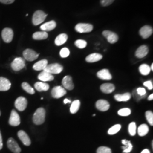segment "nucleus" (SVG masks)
Here are the masks:
<instances>
[{
    "label": "nucleus",
    "instance_id": "f257e3e1",
    "mask_svg": "<svg viewBox=\"0 0 153 153\" xmlns=\"http://www.w3.org/2000/svg\"><path fill=\"white\" fill-rule=\"evenodd\" d=\"M45 119V110L43 108L36 109L33 116V120L36 125H41L44 123Z\"/></svg>",
    "mask_w": 153,
    "mask_h": 153
},
{
    "label": "nucleus",
    "instance_id": "f03ea898",
    "mask_svg": "<svg viewBox=\"0 0 153 153\" xmlns=\"http://www.w3.org/2000/svg\"><path fill=\"white\" fill-rule=\"evenodd\" d=\"M47 16L44 11L37 10L33 14V23L35 26H37L44 22Z\"/></svg>",
    "mask_w": 153,
    "mask_h": 153
},
{
    "label": "nucleus",
    "instance_id": "7ed1b4c3",
    "mask_svg": "<svg viewBox=\"0 0 153 153\" xmlns=\"http://www.w3.org/2000/svg\"><path fill=\"white\" fill-rule=\"evenodd\" d=\"M44 71H47L50 74H59L63 71V66L57 63L51 64L47 65L44 69Z\"/></svg>",
    "mask_w": 153,
    "mask_h": 153
},
{
    "label": "nucleus",
    "instance_id": "20e7f679",
    "mask_svg": "<svg viewBox=\"0 0 153 153\" xmlns=\"http://www.w3.org/2000/svg\"><path fill=\"white\" fill-rule=\"evenodd\" d=\"M11 68L14 71H19L25 66V60L22 57L16 58L11 64Z\"/></svg>",
    "mask_w": 153,
    "mask_h": 153
},
{
    "label": "nucleus",
    "instance_id": "39448f33",
    "mask_svg": "<svg viewBox=\"0 0 153 153\" xmlns=\"http://www.w3.org/2000/svg\"><path fill=\"white\" fill-rule=\"evenodd\" d=\"M75 30L78 33H90L93 31V26L89 23H78L76 26Z\"/></svg>",
    "mask_w": 153,
    "mask_h": 153
},
{
    "label": "nucleus",
    "instance_id": "423d86ee",
    "mask_svg": "<svg viewBox=\"0 0 153 153\" xmlns=\"http://www.w3.org/2000/svg\"><path fill=\"white\" fill-rule=\"evenodd\" d=\"M23 56L25 60L28 61H33L38 59L39 54L33 49H25L23 52Z\"/></svg>",
    "mask_w": 153,
    "mask_h": 153
},
{
    "label": "nucleus",
    "instance_id": "0eeeda50",
    "mask_svg": "<svg viewBox=\"0 0 153 153\" xmlns=\"http://www.w3.org/2000/svg\"><path fill=\"white\" fill-rule=\"evenodd\" d=\"M14 36V33L11 28H5L2 31V38L3 40L7 43H10Z\"/></svg>",
    "mask_w": 153,
    "mask_h": 153
},
{
    "label": "nucleus",
    "instance_id": "6e6552de",
    "mask_svg": "<svg viewBox=\"0 0 153 153\" xmlns=\"http://www.w3.org/2000/svg\"><path fill=\"white\" fill-rule=\"evenodd\" d=\"M103 35L105 38L107 39L108 42L111 44H114L116 43L119 40L118 35L112 31H108V30H105L103 33Z\"/></svg>",
    "mask_w": 153,
    "mask_h": 153
},
{
    "label": "nucleus",
    "instance_id": "1a4fd4ad",
    "mask_svg": "<svg viewBox=\"0 0 153 153\" xmlns=\"http://www.w3.org/2000/svg\"><path fill=\"white\" fill-rule=\"evenodd\" d=\"M27 100L23 97H19L16 99L15 102V107L20 111L25 110L27 106Z\"/></svg>",
    "mask_w": 153,
    "mask_h": 153
},
{
    "label": "nucleus",
    "instance_id": "9d476101",
    "mask_svg": "<svg viewBox=\"0 0 153 153\" xmlns=\"http://www.w3.org/2000/svg\"><path fill=\"white\" fill-rule=\"evenodd\" d=\"M66 94V91L65 89L60 86L54 87L51 91L52 96L54 98H60L63 96H64Z\"/></svg>",
    "mask_w": 153,
    "mask_h": 153
},
{
    "label": "nucleus",
    "instance_id": "9b49d317",
    "mask_svg": "<svg viewBox=\"0 0 153 153\" xmlns=\"http://www.w3.org/2000/svg\"><path fill=\"white\" fill-rule=\"evenodd\" d=\"M7 145L8 148L13 153H20L21 152V149L18 145V143L16 141V140L13 138H9L7 142Z\"/></svg>",
    "mask_w": 153,
    "mask_h": 153
},
{
    "label": "nucleus",
    "instance_id": "f8f14e48",
    "mask_svg": "<svg viewBox=\"0 0 153 153\" xmlns=\"http://www.w3.org/2000/svg\"><path fill=\"white\" fill-rule=\"evenodd\" d=\"M9 124L13 126H18L21 123L20 117L18 115V114L16 112V111L14 109H13L11 111V115L9 118Z\"/></svg>",
    "mask_w": 153,
    "mask_h": 153
},
{
    "label": "nucleus",
    "instance_id": "ddd939ff",
    "mask_svg": "<svg viewBox=\"0 0 153 153\" xmlns=\"http://www.w3.org/2000/svg\"><path fill=\"white\" fill-rule=\"evenodd\" d=\"M140 34L142 38L147 39L149 38L153 33V28L150 26L146 25L142 27L140 30Z\"/></svg>",
    "mask_w": 153,
    "mask_h": 153
},
{
    "label": "nucleus",
    "instance_id": "4468645a",
    "mask_svg": "<svg viewBox=\"0 0 153 153\" xmlns=\"http://www.w3.org/2000/svg\"><path fill=\"white\" fill-rule=\"evenodd\" d=\"M62 84L65 89H67L69 90H72L74 88L72 78L69 76H66L63 78L62 81Z\"/></svg>",
    "mask_w": 153,
    "mask_h": 153
},
{
    "label": "nucleus",
    "instance_id": "2eb2a0df",
    "mask_svg": "<svg viewBox=\"0 0 153 153\" xmlns=\"http://www.w3.org/2000/svg\"><path fill=\"white\" fill-rule=\"evenodd\" d=\"M96 107L100 111H107L109 109L110 104L108 101L103 99H100L96 103Z\"/></svg>",
    "mask_w": 153,
    "mask_h": 153
},
{
    "label": "nucleus",
    "instance_id": "dca6fc26",
    "mask_svg": "<svg viewBox=\"0 0 153 153\" xmlns=\"http://www.w3.org/2000/svg\"><path fill=\"white\" fill-rule=\"evenodd\" d=\"M18 136L25 146H28L31 145V140L25 131H19L18 132Z\"/></svg>",
    "mask_w": 153,
    "mask_h": 153
},
{
    "label": "nucleus",
    "instance_id": "f3484780",
    "mask_svg": "<svg viewBox=\"0 0 153 153\" xmlns=\"http://www.w3.org/2000/svg\"><path fill=\"white\" fill-rule=\"evenodd\" d=\"M11 88V82L5 77H0V91H6Z\"/></svg>",
    "mask_w": 153,
    "mask_h": 153
},
{
    "label": "nucleus",
    "instance_id": "a211bd4d",
    "mask_svg": "<svg viewBox=\"0 0 153 153\" xmlns=\"http://www.w3.org/2000/svg\"><path fill=\"white\" fill-rule=\"evenodd\" d=\"M148 52L149 48L148 46H146V45H142L136 50L135 55L137 58L142 59L148 55Z\"/></svg>",
    "mask_w": 153,
    "mask_h": 153
},
{
    "label": "nucleus",
    "instance_id": "6ab92c4d",
    "mask_svg": "<svg viewBox=\"0 0 153 153\" xmlns=\"http://www.w3.org/2000/svg\"><path fill=\"white\" fill-rule=\"evenodd\" d=\"M38 79L42 82L52 81L54 79V76L49 73L43 71L39 74Z\"/></svg>",
    "mask_w": 153,
    "mask_h": 153
},
{
    "label": "nucleus",
    "instance_id": "aec40b11",
    "mask_svg": "<svg viewBox=\"0 0 153 153\" xmlns=\"http://www.w3.org/2000/svg\"><path fill=\"white\" fill-rule=\"evenodd\" d=\"M97 75L99 78L103 79V80L109 81L112 79V76L109 72V70H108L107 69H103L99 71L97 73Z\"/></svg>",
    "mask_w": 153,
    "mask_h": 153
},
{
    "label": "nucleus",
    "instance_id": "412c9836",
    "mask_svg": "<svg viewBox=\"0 0 153 153\" xmlns=\"http://www.w3.org/2000/svg\"><path fill=\"white\" fill-rule=\"evenodd\" d=\"M56 27V23L55 21H51L43 24L40 26V29L43 31H51Z\"/></svg>",
    "mask_w": 153,
    "mask_h": 153
},
{
    "label": "nucleus",
    "instance_id": "4be33fe9",
    "mask_svg": "<svg viewBox=\"0 0 153 153\" xmlns=\"http://www.w3.org/2000/svg\"><path fill=\"white\" fill-rule=\"evenodd\" d=\"M103 58V56L101 54L97 53H94L90 55H88L86 57V61L89 63H93L95 62L99 61L101 60Z\"/></svg>",
    "mask_w": 153,
    "mask_h": 153
},
{
    "label": "nucleus",
    "instance_id": "5701e85b",
    "mask_svg": "<svg viewBox=\"0 0 153 153\" xmlns=\"http://www.w3.org/2000/svg\"><path fill=\"white\" fill-rule=\"evenodd\" d=\"M48 65V61L45 59H43L36 62L33 65V69L36 71H44V69Z\"/></svg>",
    "mask_w": 153,
    "mask_h": 153
},
{
    "label": "nucleus",
    "instance_id": "b1692460",
    "mask_svg": "<svg viewBox=\"0 0 153 153\" xmlns=\"http://www.w3.org/2000/svg\"><path fill=\"white\" fill-rule=\"evenodd\" d=\"M100 90L103 93L110 94L114 91L115 87L114 85L112 83H104L100 86Z\"/></svg>",
    "mask_w": 153,
    "mask_h": 153
},
{
    "label": "nucleus",
    "instance_id": "393cba45",
    "mask_svg": "<svg viewBox=\"0 0 153 153\" xmlns=\"http://www.w3.org/2000/svg\"><path fill=\"white\" fill-rule=\"evenodd\" d=\"M68 38V35L66 33H61L55 39V43L57 46H60L65 44Z\"/></svg>",
    "mask_w": 153,
    "mask_h": 153
},
{
    "label": "nucleus",
    "instance_id": "a878e982",
    "mask_svg": "<svg viewBox=\"0 0 153 153\" xmlns=\"http://www.w3.org/2000/svg\"><path fill=\"white\" fill-rule=\"evenodd\" d=\"M131 94L129 93H126L123 94H116L114 98L117 102H127L131 98Z\"/></svg>",
    "mask_w": 153,
    "mask_h": 153
},
{
    "label": "nucleus",
    "instance_id": "bb28decb",
    "mask_svg": "<svg viewBox=\"0 0 153 153\" xmlns=\"http://www.w3.org/2000/svg\"><path fill=\"white\" fill-rule=\"evenodd\" d=\"M35 89L38 91H46L49 88V85L47 83L42 82H36L34 85Z\"/></svg>",
    "mask_w": 153,
    "mask_h": 153
},
{
    "label": "nucleus",
    "instance_id": "cd10ccee",
    "mask_svg": "<svg viewBox=\"0 0 153 153\" xmlns=\"http://www.w3.org/2000/svg\"><path fill=\"white\" fill-rule=\"evenodd\" d=\"M122 143L124 145L122 146V149H123V153H129L131 152L133 149V145L131 144L130 141H127L126 140H123Z\"/></svg>",
    "mask_w": 153,
    "mask_h": 153
},
{
    "label": "nucleus",
    "instance_id": "c85d7f7f",
    "mask_svg": "<svg viewBox=\"0 0 153 153\" xmlns=\"http://www.w3.org/2000/svg\"><path fill=\"white\" fill-rule=\"evenodd\" d=\"M48 37V33L45 31H40V32H36L33 34V39L36 40H44Z\"/></svg>",
    "mask_w": 153,
    "mask_h": 153
},
{
    "label": "nucleus",
    "instance_id": "c756f323",
    "mask_svg": "<svg viewBox=\"0 0 153 153\" xmlns=\"http://www.w3.org/2000/svg\"><path fill=\"white\" fill-rule=\"evenodd\" d=\"M149 131V127L145 124H143L142 125L139 126V127L138 128V134L141 137L146 136L148 134Z\"/></svg>",
    "mask_w": 153,
    "mask_h": 153
},
{
    "label": "nucleus",
    "instance_id": "7c9ffc66",
    "mask_svg": "<svg viewBox=\"0 0 153 153\" xmlns=\"http://www.w3.org/2000/svg\"><path fill=\"white\" fill-rule=\"evenodd\" d=\"M80 101L79 100H74L71 104V108H70V111L72 114H74L78 112V111L80 107Z\"/></svg>",
    "mask_w": 153,
    "mask_h": 153
},
{
    "label": "nucleus",
    "instance_id": "2f4dec72",
    "mask_svg": "<svg viewBox=\"0 0 153 153\" xmlns=\"http://www.w3.org/2000/svg\"><path fill=\"white\" fill-rule=\"evenodd\" d=\"M139 71H140V73L142 75L147 76L150 73V72L151 71V69H150V67L149 66L146 64H143L139 67Z\"/></svg>",
    "mask_w": 153,
    "mask_h": 153
},
{
    "label": "nucleus",
    "instance_id": "473e14b6",
    "mask_svg": "<svg viewBox=\"0 0 153 153\" xmlns=\"http://www.w3.org/2000/svg\"><path fill=\"white\" fill-rule=\"evenodd\" d=\"M22 88L25 91L30 94H34L35 90L28 83L23 82L22 84Z\"/></svg>",
    "mask_w": 153,
    "mask_h": 153
},
{
    "label": "nucleus",
    "instance_id": "72a5a7b5",
    "mask_svg": "<svg viewBox=\"0 0 153 153\" xmlns=\"http://www.w3.org/2000/svg\"><path fill=\"white\" fill-rule=\"evenodd\" d=\"M136 129H137V126H136V123L134 122L131 123L128 126V131L130 135L131 136H135L136 134Z\"/></svg>",
    "mask_w": 153,
    "mask_h": 153
},
{
    "label": "nucleus",
    "instance_id": "f704fd0d",
    "mask_svg": "<svg viewBox=\"0 0 153 153\" xmlns=\"http://www.w3.org/2000/svg\"><path fill=\"white\" fill-rule=\"evenodd\" d=\"M121 128V126L120 124H116L115 126H114L109 128V129L108 131V133L109 135L115 134L120 131Z\"/></svg>",
    "mask_w": 153,
    "mask_h": 153
},
{
    "label": "nucleus",
    "instance_id": "c9c22d12",
    "mask_svg": "<svg viewBox=\"0 0 153 153\" xmlns=\"http://www.w3.org/2000/svg\"><path fill=\"white\" fill-rule=\"evenodd\" d=\"M74 44L78 48L83 49L87 46V42L84 40L78 39V40H76V41L75 42Z\"/></svg>",
    "mask_w": 153,
    "mask_h": 153
},
{
    "label": "nucleus",
    "instance_id": "e433bc0d",
    "mask_svg": "<svg viewBox=\"0 0 153 153\" xmlns=\"http://www.w3.org/2000/svg\"><path fill=\"white\" fill-rule=\"evenodd\" d=\"M117 113H118V115L121 116H127L131 115V110L128 108H124L120 109Z\"/></svg>",
    "mask_w": 153,
    "mask_h": 153
},
{
    "label": "nucleus",
    "instance_id": "4c0bfd02",
    "mask_svg": "<svg viewBox=\"0 0 153 153\" xmlns=\"http://www.w3.org/2000/svg\"><path fill=\"white\" fill-rule=\"evenodd\" d=\"M145 116L150 125L153 126V113L152 111H148L145 113Z\"/></svg>",
    "mask_w": 153,
    "mask_h": 153
},
{
    "label": "nucleus",
    "instance_id": "58836bf2",
    "mask_svg": "<svg viewBox=\"0 0 153 153\" xmlns=\"http://www.w3.org/2000/svg\"><path fill=\"white\" fill-rule=\"evenodd\" d=\"M70 55V51L68 48H63L61 49L60 55L62 58H66Z\"/></svg>",
    "mask_w": 153,
    "mask_h": 153
},
{
    "label": "nucleus",
    "instance_id": "ea45409f",
    "mask_svg": "<svg viewBox=\"0 0 153 153\" xmlns=\"http://www.w3.org/2000/svg\"><path fill=\"white\" fill-rule=\"evenodd\" d=\"M97 153H112L111 149L106 146H100L97 149Z\"/></svg>",
    "mask_w": 153,
    "mask_h": 153
},
{
    "label": "nucleus",
    "instance_id": "a19ab883",
    "mask_svg": "<svg viewBox=\"0 0 153 153\" xmlns=\"http://www.w3.org/2000/svg\"><path fill=\"white\" fill-rule=\"evenodd\" d=\"M137 91V94L141 97V98H144L145 96L146 95V90L143 88H137L136 90Z\"/></svg>",
    "mask_w": 153,
    "mask_h": 153
},
{
    "label": "nucleus",
    "instance_id": "79ce46f5",
    "mask_svg": "<svg viewBox=\"0 0 153 153\" xmlns=\"http://www.w3.org/2000/svg\"><path fill=\"white\" fill-rule=\"evenodd\" d=\"M115 0H100V4L103 6H107L111 5Z\"/></svg>",
    "mask_w": 153,
    "mask_h": 153
},
{
    "label": "nucleus",
    "instance_id": "37998d69",
    "mask_svg": "<svg viewBox=\"0 0 153 153\" xmlns=\"http://www.w3.org/2000/svg\"><path fill=\"white\" fill-rule=\"evenodd\" d=\"M143 85L148 88L149 90H152L153 88V83L151 81H148L143 83Z\"/></svg>",
    "mask_w": 153,
    "mask_h": 153
},
{
    "label": "nucleus",
    "instance_id": "c03bdc74",
    "mask_svg": "<svg viewBox=\"0 0 153 153\" xmlns=\"http://www.w3.org/2000/svg\"><path fill=\"white\" fill-rule=\"evenodd\" d=\"M15 1V0H0V2L4 4H11Z\"/></svg>",
    "mask_w": 153,
    "mask_h": 153
},
{
    "label": "nucleus",
    "instance_id": "a18cd8bd",
    "mask_svg": "<svg viewBox=\"0 0 153 153\" xmlns=\"http://www.w3.org/2000/svg\"><path fill=\"white\" fill-rule=\"evenodd\" d=\"M3 147V142H2V137L1 135V133L0 131V150L2 149V148Z\"/></svg>",
    "mask_w": 153,
    "mask_h": 153
},
{
    "label": "nucleus",
    "instance_id": "49530a36",
    "mask_svg": "<svg viewBox=\"0 0 153 153\" xmlns=\"http://www.w3.org/2000/svg\"><path fill=\"white\" fill-rule=\"evenodd\" d=\"M71 103V101L68 99H65L64 100V104H67V103Z\"/></svg>",
    "mask_w": 153,
    "mask_h": 153
},
{
    "label": "nucleus",
    "instance_id": "de8ad7c7",
    "mask_svg": "<svg viewBox=\"0 0 153 153\" xmlns=\"http://www.w3.org/2000/svg\"><path fill=\"white\" fill-rule=\"evenodd\" d=\"M141 153H150V152L149 150L146 149H144L143 150H142V152Z\"/></svg>",
    "mask_w": 153,
    "mask_h": 153
},
{
    "label": "nucleus",
    "instance_id": "09e8293b",
    "mask_svg": "<svg viewBox=\"0 0 153 153\" xmlns=\"http://www.w3.org/2000/svg\"><path fill=\"white\" fill-rule=\"evenodd\" d=\"M153 94H152L151 95H150L148 97V100H153Z\"/></svg>",
    "mask_w": 153,
    "mask_h": 153
},
{
    "label": "nucleus",
    "instance_id": "8fccbe9b",
    "mask_svg": "<svg viewBox=\"0 0 153 153\" xmlns=\"http://www.w3.org/2000/svg\"><path fill=\"white\" fill-rule=\"evenodd\" d=\"M150 69L153 71V64H152V66H151V67H150Z\"/></svg>",
    "mask_w": 153,
    "mask_h": 153
},
{
    "label": "nucleus",
    "instance_id": "3c124183",
    "mask_svg": "<svg viewBox=\"0 0 153 153\" xmlns=\"http://www.w3.org/2000/svg\"><path fill=\"white\" fill-rule=\"evenodd\" d=\"M1 115V111H0V116Z\"/></svg>",
    "mask_w": 153,
    "mask_h": 153
}]
</instances>
